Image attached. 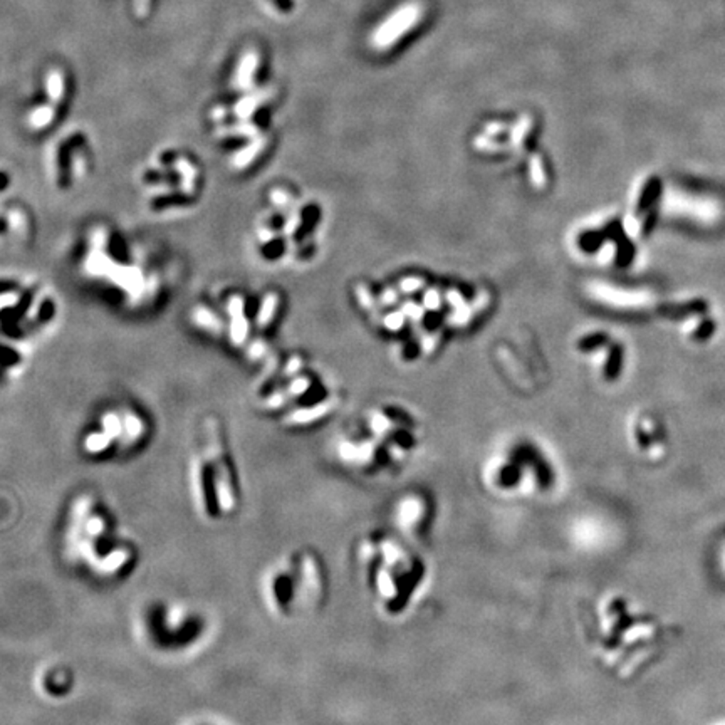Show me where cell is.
I'll list each match as a JSON object with an SVG mask.
<instances>
[{
  "label": "cell",
  "mask_w": 725,
  "mask_h": 725,
  "mask_svg": "<svg viewBox=\"0 0 725 725\" xmlns=\"http://www.w3.org/2000/svg\"><path fill=\"white\" fill-rule=\"evenodd\" d=\"M355 564L368 601L383 620L408 616L430 587L432 569L422 547L388 526L368 529L356 539Z\"/></svg>",
  "instance_id": "6da1fadb"
},
{
  "label": "cell",
  "mask_w": 725,
  "mask_h": 725,
  "mask_svg": "<svg viewBox=\"0 0 725 725\" xmlns=\"http://www.w3.org/2000/svg\"><path fill=\"white\" fill-rule=\"evenodd\" d=\"M331 576L323 554L296 547L272 563L262 578V594L270 613L282 621L316 616L328 605Z\"/></svg>",
  "instance_id": "7a4b0ae2"
},
{
  "label": "cell",
  "mask_w": 725,
  "mask_h": 725,
  "mask_svg": "<svg viewBox=\"0 0 725 725\" xmlns=\"http://www.w3.org/2000/svg\"><path fill=\"white\" fill-rule=\"evenodd\" d=\"M417 446L418 430L413 418L388 408L371 415L366 433L341 440L338 457L352 472L379 479L403 467Z\"/></svg>",
  "instance_id": "3957f363"
},
{
  "label": "cell",
  "mask_w": 725,
  "mask_h": 725,
  "mask_svg": "<svg viewBox=\"0 0 725 725\" xmlns=\"http://www.w3.org/2000/svg\"><path fill=\"white\" fill-rule=\"evenodd\" d=\"M480 482L492 499L536 504L551 499L558 487V472L538 445L519 440L485 462Z\"/></svg>",
  "instance_id": "277c9868"
},
{
  "label": "cell",
  "mask_w": 725,
  "mask_h": 725,
  "mask_svg": "<svg viewBox=\"0 0 725 725\" xmlns=\"http://www.w3.org/2000/svg\"><path fill=\"white\" fill-rule=\"evenodd\" d=\"M191 493L198 511L207 519L232 514L238 505L237 482L215 422L207 426V455L198 458L191 470Z\"/></svg>",
  "instance_id": "5b68a950"
},
{
  "label": "cell",
  "mask_w": 725,
  "mask_h": 725,
  "mask_svg": "<svg viewBox=\"0 0 725 725\" xmlns=\"http://www.w3.org/2000/svg\"><path fill=\"white\" fill-rule=\"evenodd\" d=\"M437 517V497L425 487H410L391 500L388 527L415 546L425 547L433 536Z\"/></svg>",
  "instance_id": "8992f818"
},
{
  "label": "cell",
  "mask_w": 725,
  "mask_h": 725,
  "mask_svg": "<svg viewBox=\"0 0 725 725\" xmlns=\"http://www.w3.org/2000/svg\"><path fill=\"white\" fill-rule=\"evenodd\" d=\"M423 7L418 2H408L398 7L397 10L379 23L378 29L371 35V44L375 49L386 50L393 47L403 35H406L422 21Z\"/></svg>",
  "instance_id": "52a82bcc"
},
{
  "label": "cell",
  "mask_w": 725,
  "mask_h": 725,
  "mask_svg": "<svg viewBox=\"0 0 725 725\" xmlns=\"http://www.w3.org/2000/svg\"><path fill=\"white\" fill-rule=\"evenodd\" d=\"M531 175H532V182H534V185L544 187V183H546V175H544L543 162H540V158L538 155H534L531 158Z\"/></svg>",
  "instance_id": "ba28073f"
},
{
  "label": "cell",
  "mask_w": 725,
  "mask_h": 725,
  "mask_svg": "<svg viewBox=\"0 0 725 725\" xmlns=\"http://www.w3.org/2000/svg\"><path fill=\"white\" fill-rule=\"evenodd\" d=\"M529 128H531V117H520L519 123L514 126V131H512V141H514L516 144H519L522 138H526Z\"/></svg>",
  "instance_id": "9c48e42d"
},
{
  "label": "cell",
  "mask_w": 725,
  "mask_h": 725,
  "mask_svg": "<svg viewBox=\"0 0 725 725\" xmlns=\"http://www.w3.org/2000/svg\"><path fill=\"white\" fill-rule=\"evenodd\" d=\"M405 324V312H391L385 317V326L391 331H398Z\"/></svg>",
  "instance_id": "30bf717a"
},
{
  "label": "cell",
  "mask_w": 725,
  "mask_h": 725,
  "mask_svg": "<svg viewBox=\"0 0 725 725\" xmlns=\"http://www.w3.org/2000/svg\"><path fill=\"white\" fill-rule=\"evenodd\" d=\"M276 296H270L267 297V301H265L264 308H262V314H261V324H267V321H270V317H272L274 314V309H276Z\"/></svg>",
  "instance_id": "8fae6325"
},
{
  "label": "cell",
  "mask_w": 725,
  "mask_h": 725,
  "mask_svg": "<svg viewBox=\"0 0 725 725\" xmlns=\"http://www.w3.org/2000/svg\"><path fill=\"white\" fill-rule=\"evenodd\" d=\"M423 301H425L426 309H430V311H438V308H440V304H442L440 294L435 291V289L426 292L425 297H423Z\"/></svg>",
  "instance_id": "7c38bea8"
},
{
  "label": "cell",
  "mask_w": 725,
  "mask_h": 725,
  "mask_svg": "<svg viewBox=\"0 0 725 725\" xmlns=\"http://www.w3.org/2000/svg\"><path fill=\"white\" fill-rule=\"evenodd\" d=\"M399 288H402L403 292L413 294V292H417L418 289L423 288V281L417 279V277H408V279H403L402 281Z\"/></svg>",
  "instance_id": "4fadbf2b"
},
{
  "label": "cell",
  "mask_w": 725,
  "mask_h": 725,
  "mask_svg": "<svg viewBox=\"0 0 725 725\" xmlns=\"http://www.w3.org/2000/svg\"><path fill=\"white\" fill-rule=\"evenodd\" d=\"M403 312H405V316H410L411 319H420V317L423 316V308L422 305L408 303L403 305Z\"/></svg>",
  "instance_id": "5bb4252c"
},
{
  "label": "cell",
  "mask_w": 725,
  "mask_h": 725,
  "mask_svg": "<svg viewBox=\"0 0 725 725\" xmlns=\"http://www.w3.org/2000/svg\"><path fill=\"white\" fill-rule=\"evenodd\" d=\"M446 301H449V303L452 304L455 309L462 308V305H467L465 304L464 294H460L458 291H449V294H446Z\"/></svg>",
  "instance_id": "9a60e30c"
},
{
  "label": "cell",
  "mask_w": 725,
  "mask_h": 725,
  "mask_svg": "<svg viewBox=\"0 0 725 725\" xmlns=\"http://www.w3.org/2000/svg\"><path fill=\"white\" fill-rule=\"evenodd\" d=\"M358 294H359V301H361L363 305H366V308H371V305H373V296H371V294L368 292V289L364 288V285H363V288H361V285H359Z\"/></svg>",
  "instance_id": "2e32d148"
},
{
  "label": "cell",
  "mask_w": 725,
  "mask_h": 725,
  "mask_svg": "<svg viewBox=\"0 0 725 725\" xmlns=\"http://www.w3.org/2000/svg\"><path fill=\"white\" fill-rule=\"evenodd\" d=\"M383 301H385L386 304L395 303V301H397V294H395L393 291H386L385 294H383Z\"/></svg>",
  "instance_id": "e0dca14e"
}]
</instances>
